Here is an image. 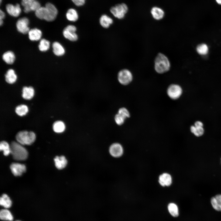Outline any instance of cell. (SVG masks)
<instances>
[{
    "mask_svg": "<svg viewBox=\"0 0 221 221\" xmlns=\"http://www.w3.org/2000/svg\"><path fill=\"white\" fill-rule=\"evenodd\" d=\"M54 161L56 167L59 169L64 168L67 165L68 162L67 160L63 156H56Z\"/></svg>",
    "mask_w": 221,
    "mask_h": 221,
    "instance_id": "obj_15",
    "label": "cell"
},
{
    "mask_svg": "<svg viewBox=\"0 0 221 221\" xmlns=\"http://www.w3.org/2000/svg\"><path fill=\"white\" fill-rule=\"evenodd\" d=\"M35 15L39 18L45 20L46 17V8L45 7H41L35 11Z\"/></svg>",
    "mask_w": 221,
    "mask_h": 221,
    "instance_id": "obj_32",
    "label": "cell"
},
{
    "mask_svg": "<svg viewBox=\"0 0 221 221\" xmlns=\"http://www.w3.org/2000/svg\"><path fill=\"white\" fill-rule=\"evenodd\" d=\"M16 221H20V220H16Z\"/></svg>",
    "mask_w": 221,
    "mask_h": 221,
    "instance_id": "obj_43",
    "label": "cell"
},
{
    "mask_svg": "<svg viewBox=\"0 0 221 221\" xmlns=\"http://www.w3.org/2000/svg\"><path fill=\"white\" fill-rule=\"evenodd\" d=\"M0 149L1 151H3L5 156H8L10 153V145L5 141H2L0 142Z\"/></svg>",
    "mask_w": 221,
    "mask_h": 221,
    "instance_id": "obj_29",
    "label": "cell"
},
{
    "mask_svg": "<svg viewBox=\"0 0 221 221\" xmlns=\"http://www.w3.org/2000/svg\"><path fill=\"white\" fill-rule=\"evenodd\" d=\"M158 181L160 184L162 186H168L172 184V178L169 174L164 173L159 176Z\"/></svg>",
    "mask_w": 221,
    "mask_h": 221,
    "instance_id": "obj_14",
    "label": "cell"
},
{
    "mask_svg": "<svg viewBox=\"0 0 221 221\" xmlns=\"http://www.w3.org/2000/svg\"><path fill=\"white\" fill-rule=\"evenodd\" d=\"M66 17L68 21L75 22L78 20L79 15L75 9L70 8L67 11L66 14Z\"/></svg>",
    "mask_w": 221,
    "mask_h": 221,
    "instance_id": "obj_22",
    "label": "cell"
},
{
    "mask_svg": "<svg viewBox=\"0 0 221 221\" xmlns=\"http://www.w3.org/2000/svg\"><path fill=\"white\" fill-rule=\"evenodd\" d=\"M190 130L192 133L197 137L202 136L204 132V129L202 126H192L191 127Z\"/></svg>",
    "mask_w": 221,
    "mask_h": 221,
    "instance_id": "obj_31",
    "label": "cell"
},
{
    "mask_svg": "<svg viewBox=\"0 0 221 221\" xmlns=\"http://www.w3.org/2000/svg\"><path fill=\"white\" fill-rule=\"evenodd\" d=\"M10 145V153L13 158L17 161H23L27 159L28 153L22 145L15 142H12Z\"/></svg>",
    "mask_w": 221,
    "mask_h": 221,
    "instance_id": "obj_2",
    "label": "cell"
},
{
    "mask_svg": "<svg viewBox=\"0 0 221 221\" xmlns=\"http://www.w3.org/2000/svg\"><path fill=\"white\" fill-rule=\"evenodd\" d=\"M170 67V63L168 57L162 53H158L154 60L155 71L159 74H163L168 71Z\"/></svg>",
    "mask_w": 221,
    "mask_h": 221,
    "instance_id": "obj_1",
    "label": "cell"
},
{
    "mask_svg": "<svg viewBox=\"0 0 221 221\" xmlns=\"http://www.w3.org/2000/svg\"><path fill=\"white\" fill-rule=\"evenodd\" d=\"M29 21L26 17L19 19L16 23V27L18 31L24 34L28 33L29 29L28 27Z\"/></svg>",
    "mask_w": 221,
    "mask_h": 221,
    "instance_id": "obj_9",
    "label": "cell"
},
{
    "mask_svg": "<svg viewBox=\"0 0 221 221\" xmlns=\"http://www.w3.org/2000/svg\"><path fill=\"white\" fill-rule=\"evenodd\" d=\"M76 27L73 25H69L64 29L63 34L64 37L69 40L74 41L78 39V36L76 32Z\"/></svg>",
    "mask_w": 221,
    "mask_h": 221,
    "instance_id": "obj_6",
    "label": "cell"
},
{
    "mask_svg": "<svg viewBox=\"0 0 221 221\" xmlns=\"http://www.w3.org/2000/svg\"><path fill=\"white\" fill-rule=\"evenodd\" d=\"M216 2L219 4L221 5V0H215Z\"/></svg>",
    "mask_w": 221,
    "mask_h": 221,
    "instance_id": "obj_41",
    "label": "cell"
},
{
    "mask_svg": "<svg viewBox=\"0 0 221 221\" xmlns=\"http://www.w3.org/2000/svg\"><path fill=\"white\" fill-rule=\"evenodd\" d=\"M168 208L170 214L174 217H177L179 215V210L177 205L174 203L169 204Z\"/></svg>",
    "mask_w": 221,
    "mask_h": 221,
    "instance_id": "obj_27",
    "label": "cell"
},
{
    "mask_svg": "<svg viewBox=\"0 0 221 221\" xmlns=\"http://www.w3.org/2000/svg\"><path fill=\"white\" fill-rule=\"evenodd\" d=\"M17 79V76L14 71L13 69H9L5 75V79L9 83L13 84L14 83Z\"/></svg>",
    "mask_w": 221,
    "mask_h": 221,
    "instance_id": "obj_21",
    "label": "cell"
},
{
    "mask_svg": "<svg viewBox=\"0 0 221 221\" xmlns=\"http://www.w3.org/2000/svg\"><path fill=\"white\" fill-rule=\"evenodd\" d=\"M208 46L204 44L198 45L196 48V50L198 53L202 55L206 54L208 52Z\"/></svg>",
    "mask_w": 221,
    "mask_h": 221,
    "instance_id": "obj_33",
    "label": "cell"
},
{
    "mask_svg": "<svg viewBox=\"0 0 221 221\" xmlns=\"http://www.w3.org/2000/svg\"><path fill=\"white\" fill-rule=\"evenodd\" d=\"M6 9L8 13L14 17L18 16L21 12V9L18 4H16L15 5L10 4H8L6 6Z\"/></svg>",
    "mask_w": 221,
    "mask_h": 221,
    "instance_id": "obj_12",
    "label": "cell"
},
{
    "mask_svg": "<svg viewBox=\"0 0 221 221\" xmlns=\"http://www.w3.org/2000/svg\"><path fill=\"white\" fill-rule=\"evenodd\" d=\"M28 33L29 39L32 41H38L41 39L42 36L41 31L37 28L30 30Z\"/></svg>",
    "mask_w": 221,
    "mask_h": 221,
    "instance_id": "obj_17",
    "label": "cell"
},
{
    "mask_svg": "<svg viewBox=\"0 0 221 221\" xmlns=\"http://www.w3.org/2000/svg\"><path fill=\"white\" fill-rule=\"evenodd\" d=\"M2 59L7 64H13L15 60V56L13 52L8 51L4 53L2 55Z\"/></svg>",
    "mask_w": 221,
    "mask_h": 221,
    "instance_id": "obj_23",
    "label": "cell"
},
{
    "mask_svg": "<svg viewBox=\"0 0 221 221\" xmlns=\"http://www.w3.org/2000/svg\"><path fill=\"white\" fill-rule=\"evenodd\" d=\"M0 218L1 219L3 220L12 221L13 219L12 214L6 208L2 209L0 211Z\"/></svg>",
    "mask_w": 221,
    "mask_h": 221,
    "instance_id": "obj_26",
    "label": "cell"
},
{
    "mask_svg": "<svg viewBox=\"0 0 221 221\" xmlns=\"http://www.w3.org/2000/svg\"><path fill=\"white\" fill-rule=\"evenodd\" d=\"M36 135L32 131H21L16 135L17 141L21 145H30L35 141Z\"/></svg>",
    "mask_w": 221,
    "mask_h": 221,
    "instance_id": "obj_3",
    "label": "cell"
},
{
    "mask_svg": "<svg viewBox=\"0 0 221 221\" xmlns=\"http://www.w3.org/2000/svg\"><path fill=\"white\" fill-rule=\"evenodd\" d=\"M45 7L46 8V14L45 20L48 21L54 20L58 14V10L56 8L50 3H46Z\"/></svg>",
    "mask_w": 221,
    "mask_h": 221,
    "instance_id": "obj_8",
    "label": "cell"
},
{
    "mask_svg": "<svg viewBox=\"0 0 221 221\" xmlns=\"http://www.w3.org/2000/svg\"><path fill=\"white\" fill-rule=\"evenodd\" d=\"M16 113L20 116L25 115L28 111V107L25 105L21 104L17 106L15 109Z\"/></svg>",
    "mask_w": 221,
    "mask_h": 221,
    "instance_id": "obj_28",
    "label": "cell"
},
{
    "mask_svg": "<svg viewBox=\"0 0 221 221\" xmlns=\"http://www.w3.org/2000/svg\"><path fill=\"white\" fill-rule=\"evenodd\" d=\"M113 22L112 19L106 14H103L99 19L100 25L105 28H108Z\"/></svg>",
    "mask_w": 221,
    "mask_h": 221,
    "instance_id": "obj_18",
    "label": "cell"
},
{
    "mask_svg": "<svg viewBox=\"0 0 221 221\" xmlns=\"http://www.w3.org/2000/svg\"><path fill=\"white\" fill-rule=\"evenodd\" d=\"M41 4L40 3L36 0L33 1L30 6V10L31 11H36L40 7Z\"/></svg>",
    "mask_w": 221,
    "mask_h": 221,
    "instance_id": "obj_37",
    "label": "cell"
},
{
    "mask_svg": "<svg viewBox=\"0 0 221 221\" xmlns=\"http://www.w3.org/2000/svg\"><path fill=\"white\" fill-rule=\"evenodd\" d=\"M52 127L53 130L55 132L57 133H61L65 130V126L64 123L62 121H57L54 123Z\"/></svg>",
    "mask_w": 221,
    "mask_h": 221,
    "instance_id": "obj_25",
    "label": "cell"
},
{
    "mask_svg": "<svg viewBox=\"0 0 221 221\" xmlns=\"http://www.w3.org/2000/svg\"><path fill=\"white\" fill-rule=\"evenodd\" d=\"M133 76L131 72L128 69H124L120 71L118 74V79L121 84L126 85L129 84L132 80Z\"/></svg>",
    "mask_w": 221,
    "mask_h": 221,
    "instance_id": "obj_5",
    "label": "cell"
},
{
    "mask_svg": "<svg viewBox=\"0 0 221 221\" xmlns=\"http://www.w3.org/2000/svg\"><path fill=\"white\" fill-rule=\"evenodd\" d=\"M118 113L122 115L126 118H129L130 116V114L129 111L125 107H121L119 108Z\"/></svg>",
    "mask_w": 221,
    "mask_h": 221,
    "instance_id": "obj_36",
    "label": "cell"
},
{
    "mask_svg": "<svg viewBox=\"0 0 221 221\" xmlns=\"http://www.w3.org/2000/svg\"><path fill=\"white\" fill-rule=\"evenodd\" d=\"M182 90L180 86L178 84H173L169 86L167 90V94L171 99H176L181 95Z\"/></svg>",
    "mask_w": 221,
    "mask_h": 221,
    "instance_id": "obj_7",
    "label": "cell"
},
{
    "mask_svg": "<svg viewBox=\"0 0 221 221\" xmlns=\"http://www.w3.org/2000/svg\"><path fill=\"white\" fill-rule=\"evenodd\" d=\"M211 202L214 209L217 211H221V194H218L212 197Z\"/></svg>",
    "mask_w": 221,
    "mask_h": 221,
    "instance_id": "obj_16",
    "label": "cell"
},
{
    "mask_svg": "<svg viewBox=\"0 0 221 221\" xmlns=\"http://www.w3.org/2000/svg\"><path fill=\"white\" fill-rule=\"evenodd\" d=\"M1 1H2V0H0V2H1Z\"/></svg>",
    "mask_w": 221,
    "mask_h": 221,
    "instance_id": "obj_44",
    "label": "cell"
},
{
    "mask_svg": "<svg viewBox=\"0 0 221 221\" xmlns=\"http://www.w3.org/2000/svg\"><path fill=\"white\" fill-rule=\"evenodd\" d=\"M128 8L124 3L118 4L111 8L110 11L114 16L118 19L123 18L127 13Z\"/></svg>",
    "mask_w": 221,
    "mask_h": 221,
    "instance_id": "obj_4",
    "label": "cell"
},
{
    "mask_svg": "<svg viewBox=\"0 0 221 221\" xmlns=\"http://www.w3.org/2000/svg\"><path fill=\"white\" fill-rule=\"evenodd\" d=\"M5 14L1 10L0 11V25H1L3 23V19L5 17Z\"/></svg>",
    "mask_w": 221,
    "mask_h": 221,
    "instance_id": "obj_39",
    "label": "cell"
},
{
    "mask_svg": "<svg viewBox=\"0 0 221 221\" xmlns=\"http://www.w3.org/2000/svg\"><path fill=\"white\" fill-rule=\"evenodd\" d=\"M76 6H83L85 3L86 0H71Z\"/></svg>",
    "mask_w": 221,
    "mask_h": 221,
    "instance_id": "obj_38",
    "label": "cell"
},
{
    "mask_svg": "<svg viewBox=\"0 0 221 221\" xmlns=\"http://www.w3.org/2000/svg\"><path fill=\"white\" fill-rule=\"evenodd\" d=\"M109 152L112 157H118L122 155L123 149L122 145L118 143H114L111 144L109 148Z\"/></svg>",
    "mask_w": 221,
    "mask_h": 221,
    "instance_id": "obj_10",
    "label": "cell"
},
{
    "mask_svg": "<svg viewBox=\"0 0 221 221\" xmlns=\"http://www.w3.org/2000/svg\"><path fill=\"white\" fill-rule=\"evenodd\" d=\"M10 168L12 173L16 176L21 175L26 170V167L24 165L18 163H12Z\"/></svg>",
    "mask_w": 221,
    "mask_h": 221,
    "instance_id": "obj_11",
    "label": "cell"
},
{
    "mask_svg": "<svg viewBox=\"0 0 221 221\" xmlns=\"http://www.w3.org/2000/svg\"><path fill=\"white\" fill-rule=\"evenodd\" d=\"M32 0V1H35V0Z\"/></svg>",
    "mask_w": 221,
    "mask_h": 221,
    "instance_id": "obj_42",
    "label": "cell"
},
{
    "mask_svg": "<svg viewBox=\"0 0 221 221\" xmlns=\"http://www.w3.org/2000/svg\"><path fill=\"white\" fill-rule=\"evenodd\" d=\"M195 126H203V123L200 121H197L195 123Z\"/></svg>",
    "mask_w": 221,
    "mask_h": 221,
    "instance_id": "obj_40",
    "label": "cell"
},
{
    "mask_svg": "<svg viewBox=\"0 0 221 221\" xmlns=\"http://www.w3.org/2000/svg\"><path fill=\"white\" fill-rule=\"evenodd\" d=\"M150 13L153 18L156 20L162 19L165 15L164 10L161 8L157 6L152 7Z\"/></svg>",
    "mask_w": 221,
    "mask_h": 221,
    "instance_id": "obj_13",
    "label": "cell"
},
{
    "mask_svg": "<svg viewBox=\"0 0 221 221\" xmlns=\"http://www.w3.org/2000/svg\"><path fill=\"white\" fill-rule=\"evenodd\" d=\"M22 91V97L25 99L29 100L31 99L34 95V90L31 87H23Z\"/></svg>",
    "mask_w": 221,
    "mask_h": 221,
    "instance_id": "obj_19",
    "label": "cell"
},
{
    "mask_svg": "<svg viewBox=\"0 0 221 221\" xmlns=\"http://www.w3.org/2000/svg\"><path fill=\"white\" fill-rule=\"evenodd\" d=\"M53 51L56 56H60L64 54L65 51L63 47L58 42H55L52 45Z\"/></svg>",
    "mask_w": 221,
    "mask_h": 221,
    "instance_id": "obj_20",
    "label": "cell"
},
{
    "mask_svg": "<svg viewBox=\"0 0 221 221\" xmlns=\"http://www.w3.org/2000/svg\"><path fill=\"white\" fill-rule=\"evenodd\" d=\"M33 1L31 0H22L21 4L24 7L25 13H28L31 11L30 6Z\"/></svg>",
    "mask_w": 221,
    "mask_h": 221,
    "instance_id": "obj_34",
    "label": "cell"
},
{
    "mask_svg": "<svg viewBox=\"0 0 221 221\" xmlns=\"http://www.w3.org/2000/svg\"><path fill=\"white\" fill-rule=\"evenodd\" d=\"M12 204L11 200L7 195L5 194L2 195L0 198V204L1 206L7 209L10 207Z\"/></svg>",
    "mask_w": 221,
    "mask_h": 221,
    "instance_id": "obj_24",
    "label": "cell"
},
{
    "mask_svg": "<svg viewBox=\"0 0 221 221\" xmlns=\"http://www.w3.org/2000/svg\"><path fill=\"white\" fill-rule=\"evenodd\" d=\"M126 118L123 116L118 113L115 115L114 118L115 123L119 126L122 125L124 123Z\"/></svg>",
    "mask_w": 221,
    "mask_h": 221,
    "instance_id": "obj_35",
    "label": "cell"
},
{
    "mask_svg": "<svg viewBox=\"0 0 221 221\" xmlns=\"http://www.w3.org/2000/svg\"><path fill=\"white\" fill-rule=\"evenodd\" d=\"M50 42L45 39H42L40 41L38 47L39 50L42 52L48 50L50 47Z\"/></svg>",
    "mask_w": 221,
    "mask_h": 221,
    "instance_id": "obj_30",
    "label": "cell"
}]
</instances>
